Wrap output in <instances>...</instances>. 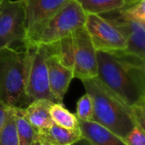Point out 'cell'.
<instances>
[{
	"instance_id": "1",
	"label": "cell",
	"mask_w": 145,
	"mask_h": 145,
	"mask_svg": "<svg viewBox=\"0 0 145 145\" xmlns=\"http://www.w3.org/2000/svg\"><path fill=\"white\" fill-rule=\"evenodd\" d=\"M98 78L128 106L145 105L144 59L125 50L97 51Z\"/></svg>"
},
{
	"instance_id": "2",
	"label": "cell",
	"mask_w": 145,
	"mask_h": 145,
	"mask_svg": "<svg viewBox=\"0 0 145 145\" xmlns=\"http://www.w3.org/2000/svg\"><path fill=\"white\" fill-rule=\"evenodd\" d=\"M93 100L91 121L110 130L121 138L136 127L131 106L112 93L98 77L82 81Z\"/></svg>"
},
{
	"instance_id": "3",
	"label": "cell",
	"mask_w": 145,
	"mask_h": 145,
	"mask_svg": "<svg viewBox=\"0 0 145 145\" xmlns=\"http://www.w3.org/2000/svg\"><path fill=\"white\" fill-rule=\"evenodd\" d=\"M30 51L0 49V99L8 106L25 108L31 101L26 92Z\"/></svg>"
},
{
	"instance_id": "4",
	"label": "cell",
	"mask_w": 145,
	"mask_h": 145,
	"mask_svg": "<svg viewBox=\"0 0 145 145\" xmlns=\"http://www.w3.org/2000/svg\"><path fill=\"white\" fill-rule=\"evenodd\" d=\"M87 14L75 0H70L53 15L35 25L28 33L25 48L28 45L49 44L71 35L83 27Z\"/></svg>"
},
{
	"instance_id": "5",
	"label": "cell",
	"mask_w": 145,
	"mask_h": 145,
	"mask_svg": "<svg viewBox=\"0 0 145 145\" xmlns=\"http://www.w3.org/2000/svg\"><path fill=\"white\" fill-rule=\"evenodd\" d=\"M24 0H0V49L20 48L26 42Z\"/></svg>"
},
{
	"instance_id": "6",
	"label": "cell",
	"mask_w": 145,
	"mask_h": 145,
	"mask_svg": "<svg viewBox=\"0 0 145 145\" xmlns=\"http://www.w3.org/2000/svg\"><path fill=\"white\" fill-rule=\"evenodd\" d=\"M25 48L30 51V63L26 86V92L29 99L31 101L36 99H48L57 103L49 88L46 63L48 55L47 45H28Z\"/></svg>"
},
{
	"instance_id": "7",
	"label": "cell",
	"mask_w": 145,
	"mask_h": 145,
	"mask_svg": "<svg viewBox=\"0 0 145 145\" xmlns=\"http://www.w3.org/2000/svg\"><path fill=\"white\" fill-rule=\"evenodd\" d=\"M84 27L97 51L124 50L127 47L119 30L100 14H88Z\"/></svg>"
},
{
	"instance_id": "8",
	"label": "cell",
	"mask_w": 145,
	"mask_h": 145,
	"mask_svg": "<svg viewBox=\"0 0 145 145\" xmlns=\"http://www.w3.org/2000/svg\"><path fill=\"white\" fill-rule=\"evenodd\" d=\"M74 39V78L81 81L98 76L97 50L85 29L81 27L72 32Z\"/></svg>"
},
{
	"instance_id": "9",
	"label": "cell",
	"mask_w": 145,
	"mask_h": 145,
	"mask_svg": "<svg viewBox=\"0 0 145 145\" xmlns=\"http://www.w3.org/2000/svg\"><path fill=\"white\" fill-rule=\"evenodd\" d=\"M102 16L111 22L125 37L127 47L124 50L145 59V23L121 15L118 9Z\"/></svg>"
},
{
	"instance_id": "10",
	"label": "cell",
	"mask_w": 145,
	"mask_h": 145,
	"mask_svg": "<svg viewBox=\"0 0 145 145\" xmlns=\"http://www.w3.org/2000/svg\"><path fill=\"white\" fill-rule=\"evenodd\" d=\"M46 63L50 91L57 103H63L69 85L74 78L73 71L63 65L55 55L50 54L49 50Z\"/></svg>"
},
{
	"instance_id": "11",
	"label": "cell",
	"mask_w": 145,
	"mask_h": 145,
	"mask_svg": "<svg viewBox=\"0 0 145 145\" xmlns=\"http://www.w3.org/2000/svg\"><path fill=\"white\" fill-rule=\"evenodd\" d=\"M70 0H24L26 13V33L35 25L42 22L61 8Z\"/></svg>"
},
{
	"instance_id": "12",
	"label": "cell",
	"mask_w": 145,
	"mask_h": 145,
	"mask_svg": "<svg viewBox=\"0 0 145 145\" xmlns=\"http://www.w3.org/2000/svg\"><path fill=\"white\" fill-rule=\"evenodd\" d=\"M82 136L93 145H127L123 138L110 130L92 121H79Z\"/></svg>"
},
{
	"instance_id": "13",
	"label": "cell",
	"mask_w": 145,
	"mask_h": 145,
	"mask_svg": "<svg viewBox=\"0 0 145 145\" xmlns=\"http://www.w3.org/2000/svg\"><path fill=\"white\" fill-rule=\"evenodd\" d=\"M82 138L80 129H66L56 124L37 130V139L47 145H71Z\"/></svg>"
},
{
	"instance_id": "14",
	"label": "cell",
	"mask_w": 145,
	"mask_h": 145,
	"mask_svg": "<svg viewBox=\"0 0 145 145\" xmlns=\"http://www.w3.org/2000/svg\"><path fill=\"white\" fill-rule=\"evenodd\" d=\"M53 103L54 102L48 99H36L22 109L25 118L37 130L48 127L54 124L49 113Z\"/></svg>"
},
{
	"instance_id": "15",
	"label": "cell",
	"mask_w": 145,
	"mask_h": 145,
	"mask_svg": "<svg viewBox=\"0 0 145 145\" xmlns=\"http://www.w3.org/2000/svg\"><path fill=\"white\" fill-rule=\"evenodd\" d=\"M50 54L55 55L65 67L73 71L74 67V39L72 33L54 42L46 44Z\"/></svg>"
},
{
	"instance_id": "16",
	"label": "cell",
	"mask_w": 145,
	"mask_h": 145,
	"mask_svg": "<svg viewBox=\"0 0 145 145\" xmlns=\"http://www.w3.org/2000/svg\"><path fill=\"white\" fill-rule=\"evenodd\" d=\"M12 108L20 145H31L37 139V130L25 118L23 108Z\"/></svg>"
},
{
	"instance_id": "17",
	"label": "cell",
	"mask_w": 145,
	"mask_h": 145,
	"mask_svg": "<svg viewBox=\"0 0 145 145\" xmlns=\"http://www.w3.org/2000/svg\"><path fill=\"white\" fill-rule=\"evenodd\" d=\"M84 12L93 14H103L125 7L123 0H75Z\"/></svg>"
},
{
	"instance_id": "18",
	"label": "cell",
	"mask_w": 145,
	"mask_h": 145,
	"mask_svg": "<svg viewBox=\"0 0 145 145\" xmlns=\"http://www.w3.org/2000/svg\"><path fill=\"white\" fill-rule=\"evenodd\" d=\"M49 113L54 124L66 129L79 128L78 119L64 106L63 103H53Z\"/></svg>"
},
{
	"instance_id": "19",
	"label": "cell",
	"mask_w": 145,
	"mask_h": 145,
	"mask_svg": "<svg viewBox=\"0 0 145 145\" xmlns=\"http://www.w3.org/2000/svg\"><path fill=\"white\" fill-rule=\"evenodd\" d=\"M0 145H20L12 107L9 108L7 120L0 131Z\"/></svg>"
},
{
	"instance_id": "20",
	"label": "cell",
	"mask_w": 145,
	"mask_h": 145,
	"mask_svg": "<svg viewBox=\"0 0 145 145\" xmlns=\"http://www.w3.org/2000/svg\"><path fill=\"white\" fill-rule=\"evenodd\" d=\"M93 105L91 96L88 93L82 95L76 104V116L79 121H91L93 116Z\"/></svg>"
},
{
	"instance_id": "21",
	"label": "cell",
	"mask_w": 145,
	"mask_h": 145,
	"mask_svg": "<svg viewBox=\"0 0 145 145\" xmlns=\"http://www.w3.org/2000/svg\"><path fill=\"white\" fill-rule=\"evenodd\" d=\"M118 11L128 19L145 23V0H140L133 5L119 8Z\"/></svg>"
},
{
	"instance_id": "22",
	"label": "cell",
	"mask_w": 145,
	"mask_h": 145,
	"mask_svg": "<svg viewBox=\"0 0 145 145\" xmlns=\"http://www.w3.org/2000/svg\"><path fill=\"white\" fill-rule=\"evenodd\" d=\"M123 140L127 145H145V130L136 126L123 138Z\"/></svg>"
},
{
	"instance_id": "23",
	"label": "cell",
	"mask_w": 145,
	"mask_h": 145,
	"mask_svg": "<svg viewBox=\"0 0 145 145\" xmlns=\"http://www.w3.org/2000/svg\"><path fill=\"white\" fill-rule=\"evenodd\" d=\"M133 117L136 125L145 130V105H135L131 106Z\"/></svg>"
},
{
	"instance_id": "24",
	"label": "cell",
	"mask_w": 145,
	"mask_h": 145,
	"mask_svg": "<svg viewBox=\"0 0 145 145\" xmlns=\"http://www.w3.org/2000/svg\"><path fill=\"white\" fill-rule=\"evenodd\" d=\"M9 106H8L7 105H5L1 99H0V131L2 129V127H3L6 120H7V116L8 114V110H9Z\"/></svg>"
},
{
	"instance_id": "25",
	"label": "cell",
	"mask_w": 145,
	"mask_h": 145,
	"mask_svg": "<svg viewBox=\"0 0 145 145\" xmlns=\"http://www.w3.org/2000/svg\"><path fill=\"white\" fill-rule=\"evenodd\" d=\"M71 145H93L91 142H89L87 138H82L80 140H78L77 142H76L75 144H73Z\"/></svg>"
},
{
	"instance_id": "26",
	"label": "cell",
	"mask_w": 145,
	"mask_h": 145,
	"mask_svg": "<svg viewBox=\"0 0 145 145\" xmlns=\"http://www.w3.org/2000/svg\"><path fill=\"white\" fill-rule=\"evenodd\" d=\"M125 2V7L126 6H130V5H133L138 2H139L140 0H123Z\"/></svg>"
},
{
	"instance_id": "27",
	"label": "cell",
	"mask_w": 145,
	"mask_h": 145,
	"mask_svg": "<svg viewBox=\"0 0 145 145\" xmlns=\"http://www.w3.org/2000/svg\"><path fill=\"white\" fill-rule=\"evenodd\" d=\"M31 145H47V144H42V143H40V142H38V141H35V142H33V143H32Z\"/></svg>"
}]
</instances>
